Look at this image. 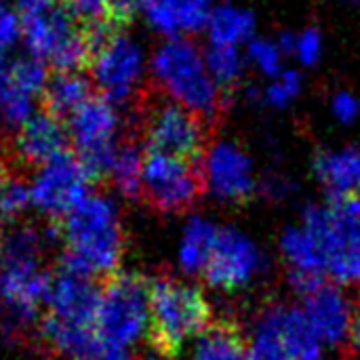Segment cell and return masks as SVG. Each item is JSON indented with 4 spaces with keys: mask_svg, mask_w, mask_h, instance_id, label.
Instances as JSON below:
<instances>
[{
    "mask_svg": "<svg viewBox=\"0 0 360 360\" xmlns=\"http://www.w3.org/2000/svg\"><path fill=\"white\" fill-rule=\"evenodd\" d=\"M70 131L68 124L46 112L32 116L17 133L15 150L21 162L40 165L59 158L70 148Z\"/></svg>",
    "mask_w": 360,
    "mask_h": 360,
    "instance_id": "15",
    "label": "cell"
},
{
    "mask_svg": "<svg viewBox=\"0 0 360 360\" xmlns=\"http://www.w3.org/2000/svg\"><path fill=\"white\" fill-rule=\"evenodd\" d=\"M21 36V19H17L11 11L0 8V65L6 51L17 42Z\"/></svg>",
    "mask_w": 360,
    "mask_h": 360,
    "instance_id": "31",
    "label": "cell"
},
{
    "mask_svg": "<svg viewBox=\"0 0 360 360\" xmlns=\"http://www.w3.org/2000/svg\"><path fill=\"white\" fill-rule=\"evenodd\" d=\"M281 46L268 42V40H253L249 46V55L251 59L257 63V68L268 74V76H281Z\"/></svg>",
    "mask_w": 360,
    "mask_h": 360,
    "instance_id": "29",
    "label": "cell"
},
{
    "mask_svg": "<svg viewBox=\"0 0 360 360\" xmlns=\"http://www.w3.org/2000/svg\"><path fill=\"white\" fill-rule=\"evenodd\" d=\"M205 175L196 162L148 152L143 162L141 196L162 213H181L190 209L205 192Z\"/></svg>",
    "mask_w": 360,
    "mask_h": 360,
    "instance_id": "9",
    "label": "cell"
},
{
    "mask_svg": "<svg viewBox=\"0 0 360 360\" xmlns=\"http://www.w3.org/2000/svg\"><path fill=\"white\" fill-rule=\"evenodd\" d=\"M285 342L291 360H321V340L300 308H287Z\"/></svg>",
    "mask_w": 360,
    "mask_h": 360,
    "instance_id": "24",
    "label": "cell"
},
{
    "mask_svg": "<svg viewBox=\"0 0 360 360\" xmlns=\"http://www.w3.org/2000/svg\"><path fill=\"white\" fill-rule=\"evenodd\" d=\"M205 184L219 198L245 202L255 192V177L249 156L234 143H217L205 154Z\"/></svg>",
    "mask_w": 360,
    "mask_h": 360,
    "instance_id": "14",
    "label": "cell"
},
{
    "mask_svg": "<svg viewBox=\"0 0 360 360\" xmlns=\"http://www.w3.org/2000/svg\"><path fill=\"white\" fill-rule=\"evenodd\" d=\"M89 68L103 99L120 103L133 97L139 86L143 55L137 42L122 32H114L95 44Z\"/></svg>",
    "mask_w": 360,
    "mask_h": 360,
    "instance_id": "10",
    "label": "cell"
},
{
    "mask_svg": "<svg viewBox=\"0 0 360 360\" xmlns=\"http://www.w3.org/2000/svg\"><path fill=\"white\" fill-rule=\"evenodd\" d=\"M300 86H302V78H300L297 72H291V70L289 72H283L274 80V84L268 89V101L272 105L283 108V105H287L300 93Z\"/></svg>",
    "mask_w": 360,
    "mask_h": 360,
    "instance_id": "30",
    "label": "cell"
},
{
    "mask_svg": "<svg viewBox=\"0 0 360 360\" xmlns=\"http://www.w3.org/2000/svg\"><path fill=\"white\" fill-rule=\"evenodd\" d=\"M91 181V175L76 154L65 152L40 169L30 188V198L51 217H68L84 198H89L86 192Z\"/></svg>",
    "mask_w": 360,
    "mask_h": 360,
    "instance_id": "11",
    "label": "cell"
},
{
    "mask_svg": "<svg viewBox=\"0 0 360 360\" xmlns=\"http://www.w3.org/2000/svg\"><path fill=\"white\" fill-rule=\"evenodd\" d=\"M143 162L146 158L141 156V150L137 143L127 141L118 148L114 165H112V177L118 190L127 196H137L141 194V179H143Z\"/></svg>",
    "mask_w": 360,
    "mask_h": 360,
    "instance_id": "26",
    "label": "cell"
},
{
    "mask_svg": "<svg viewBox=\"0 0 360 360\" xmlns=\"http://www.w3.org/2000/svg\"><path fill=\"white\" fill-rule=\"evenodd\" d=\"M314 171L331 198H360V150L323 152L314 160Z\"/></svg>",
    "mask_w": 360,
    "mask_h": 360,
    "instance_id": "18",
    "label": "cell"
},
{
    "mask_svg": "<svg viewBox=\"0 0 360 360\" xmlns=\"http://www.w3.org/2000/svg\"><path fill=\"white\" fill-rule=\"evenodd\" d=\"M348 338H350V346L352 352L360 359V300L354 304V310L350 314V329H348Z\"/></svg>",
    "mask_w": 360,
    "mask_h": 360,
    "instance_id": "34",
    "label": "cell"
},
{
    "mask_svg": "<svg viewBox=\"0 0 360 360\" xmlns=\"http://www.w3.org/2000/svg\"><path fill=\"white\" fill-rule=\"evenodd\" d=\"M217 232L219 230H215L209 221L202 219H192L188 224L181 243V266L188 272H205L217 240Z\"/></svg>",
    "mask_w": 360,
    "mask_h": 360,
    "instance_id": "25",
    "label": "cell"
},
{
    "mask_svg": "<svg viewBox=\"0 0 360 360\" xmlns=\"http://www.w3.org/2000/svg\"><path fill=\"white\" fill-rule=\"evenodd\" d=\"M287 308L270 306L262 312L251 346V360H291L285 342Z\"/></svg>",
    "mask_w": 360,
    "mask_h": 360,
    "instance_id": "22",
    "label": "cell"
},
{
    "mask_svg": "<svg viewBox=\"0 0 360 360\" xmlns=\"http://www.w3.org/2000/svg\"><path fill=\"white\" fill-rule=\"evenodd\" d=\"M152 72L169 99L192 110L200 118H215L224 108V86L211 76L198 46L186 38L165 42L154 59Z\"/></svg>",
    "mask_w": 360,
    "mask_h": 360,
    "instance_id": "3",
    "label": "cell"
},
{
    "mask_svg": "<svg viewBox=\"0 0 360 360\" xmlns=\"http://www.w3.org/2000/svg\"><path fill=\"white\" fill-rule=\"evenodd\" d=\"M304 306V312L321 342L338 344L348 335L352 310L344 293L333 283H325L321 289L306 295Z\"/></svg>",
    "mask_w": 360,
    "mask_h": 360,
    "instance_id": "16",
    "label": "cell"
},
{
    "mask_svg": "<svg viewBox=\"0 0 360 360\" xmlns=\"http://www.w3.org/2000/svg\"><path fill=\"white\" fill-rule=\"evenodd\" d=\"M68 253L63 268L103 283L118 272L122 257V226L110 198H84L63 221Z\"/></svg>",
    "mask_w": 360,
    "mask_h": 360,
    "instance_id": "1",
    "label": "cell"
},
{
    "mask_svg": "<svg viewBox=\"0 0 360 360\" xmlns=\"http://www.w3.org/2000/svg\"><path fill=\"white\" fill-rule=\"evenodd\" d=\"M259 268V253L255 245L234 228L217 232L211 259L205 268L209 285L224 291H236L251 281Z\"/></svg>",
    "mask_w": 360,
    "mask_h": 360,
    "instance_id": "13",
    "label": "cell"
},
{
    "mask_svg": "<svg viewBox=\"0 0 360 360\" xmlns=\"http://www.w3.org/2000/svg\"><path fill=\"white\" fill-rule=\"evenodd\" d=\"M207 68L221 86H230L243 74V57L236 51V46L211 44V51L207 55Z\"/></svg>",
    "mask_w": 360,
    "mask_h": 360,
    "instance_id": "27",
    "label": "cell"
},
{
    "mask_svg": "<svg viewBox=\"0 0 360 360\" xmlns=\"http://www.w3.org/2000/svg\"><path fill=\"white\" fill-rule=\"evenodd\" d=\"M321 49H323V42H321V34L316 30H306L295 42V51L306 65L314 63L321 57Z\"/></svg>",
    "mask_w": 360,
    "mask_h": 360,
    "instance_id": "32",
    "label": "cell"
},
{
    "mask_svg": "<svg viewBox=\"0 0 360 360\" xmlns=\"http://www.w3.org/2000/svg\"><path fill=\"white\" fill-rule=\"evenodd\" d=\"M118 129L120 118L112 101L99 97H91L68 120L74 154L82 162L93 181L112 173V165L120 148Z\"/></svg>",
    "mask_w": 360,
    "mask_h": 360,
    "instance_id": "8",
    "label": "cell"
},
{
    "mask_svg": "<svg viewBox=\"0 0 360 360\" xmlns=\"http://www.w3.org/2000/svg\"><path fill=\"white\" fill-rule=\"evenodd\" d=\"M209 34L211 42L217 46H236L247 40L255 30V19L249 11L236 6H219L209 17Z\"/></svg>",
    "mask_w": 360,
    "mask_h": 360,
    "instance_id": "23",
    "label": "cell"
},
{
    "mask_svg": "<svg viewBox=\"0 0 360 360\" xmlns=\"http://www.w3.org/2000/svg\"><path fill=\"white\" fill-rule=\"evenodd\" d=\"M30 200V190L23 186L21 179L13 177L8 169L0 162V221L11 219L23 211Z\"/></svg>",
    "mask_w": 360,
    "mask_h": 360,
    "instance_id": "28",
    "label": "cell"
},
{
    "mask_svg": "<svg viewBox=\"0 0 360 360\" xmlns=\"http://www.w3.org/2000/svg\"><path fill=\"white\" fill-rule=\"evenodd\" d=\"M302 228L314 240L327 276L338 285L360 283V198H331L310 207Z\"/></svg>",
    "mask_w": 360,
    "mask_h": 360,
    "instance_id": "4",
    "label": "cell"
},
{
    "mask_svg": "<svg viewBox=\"0 0 360 360\" xmlns=\"http://www.w3.org/2000/svg\"><path fill=\"white\" fill-rule=\"evenodd\" d=\"M141 135L148 152L184 158L190 162L207 154V124L205 118L177 101L156 95L141 105Z\"/></svg>",
    "mask_w": 360,
    "mask_h": 360,
    "instance_id": "7",
    "label": "cell"
},
{
    "mask_svg": "<svg viewBox=\"0 0 360 360\" xmlns=\"http://www.w3.org/2000/svg\"><path fill=\"white\" fill-rule=\"evenodd\" d=\"M93 97V82L80 72H55L42 91L44 112L70 120L76 110H80Z\"/></svg>",
    "mask_w": 360,
    "mask_h": 360,
    "instance_id": "19",
    "label": "cell"
},
{
    "mask_svg": "<svg viewBox=\"0 0 360 360\" xmlns=\"http://www.w3.org/2000/svg\"><path fill=\"white\" fill-rule=\"evenodd\" d=\"M150 287L152 281L135 272H116L101 283L97 333L103 344L129 350L148 329Z\"/></svg>",
    "mask_w": 360,
    "mask_h": 360,
    "instance_id": "6",
    "label": "cell"
},
{
    "mask_svg": "<svg viewBox=\"0 0 360 360\" xmlns=\"http://www.w3.org/2000/svg\"><path fill=\"white\" fill-rule=\"evenodd\" d=\"M146 11L156 30L179 38L181 32H196L209 23L211 0H148Z\"/></svg>",
    "mask_w": 360,
    "mask_h": 360,
    "instance_id": "17",
    "label": "cell"
},
{
    "mask_svg": "<svg viewBox=\"0 0 360 360\" xmlns=\"http://www.w3.org/2000/svg\"><path fill=\"white\" fill-rule=\"evenodd\" d=\"M190 360H251V348L238 325L230 321H213V325L198 335V344Z\"/></svg>",
    "mask_w": 360,
    "mask_h": 360,
    "instance_id": "20",
    "label": "cell"
},
{
    "mask_svg": "<svg viewBox=\"0 0 360 360\" xmlns=\"http://www.w3.org/2000/svg\"><path fill=\"white\" fill-rule=\"evenodd\" d=\"M21 36L40 61L55 72H80L91 63L93 42L63 2H51L21 13Z\"/></svg>",
    "mask_w": 360,
    "mask_h": 360,
    "instance_id": "5",
    "label": "cell"
},
{
    "mask_svg": "<svg viewBox=\"0 0 360 360\" xmlns=\"http://www.w3.org/2000/svg\"><path fill=\"white\" fill-rule=\"evenodd\" d=\"M211 325L213 312L202 291L171 278L152 281L148 342L162 359H175L190 338Z\"/></svg>",
    "mask_w": 360,
    "mask_h": 360,
    "instance_id": "2",
    "label": "cell"
},
{
    "mask_svg": "<svg viewBox=\"0 0 360 360\" xmlns=\"http://www.w3.org/2000/svg\"><path fill=\"white\" fill-rule=\"evenodd\" d=\"M333 112L338 116V120L342 122H352L360 114V103L356 97H352L350 93H338L333 97Z\"/></svg>",
    "mask_w": 360,
    "mask_h": 360,
    "instance_id": "33",
    "label": "cell"
},
{
    "mask_svg": "<svg viewBox=\"0 0 360 360\" xmlns=\"http://www.w3.org/2000/svg\"><path fill=\"white\" fill-rule=\"evenodd\" d=\"M46 70L38 57H21L0 65V122L21 129L46 86Z\"/></svg>",
    "mask_w": 360,
    "mask_h": 360,
    "instance_id": "12",
    "label": "cell"
},
{
    "mask_svg": "<svg viewBox=\"0 0 360 360\" xmlns=\"http://www.w3.org/2000/svg\"><path fill=\"white\" fill-rule=\"evenodd\" d=\"M63 4L89 34L93 49L99 40L120 32V25L127 23L116 0H63Z\"/></svg>",
    "mask_w": 360,
    "mask_h": 360,
    "instance_id": "21",
    "label": "cell"
}]
</instances>
